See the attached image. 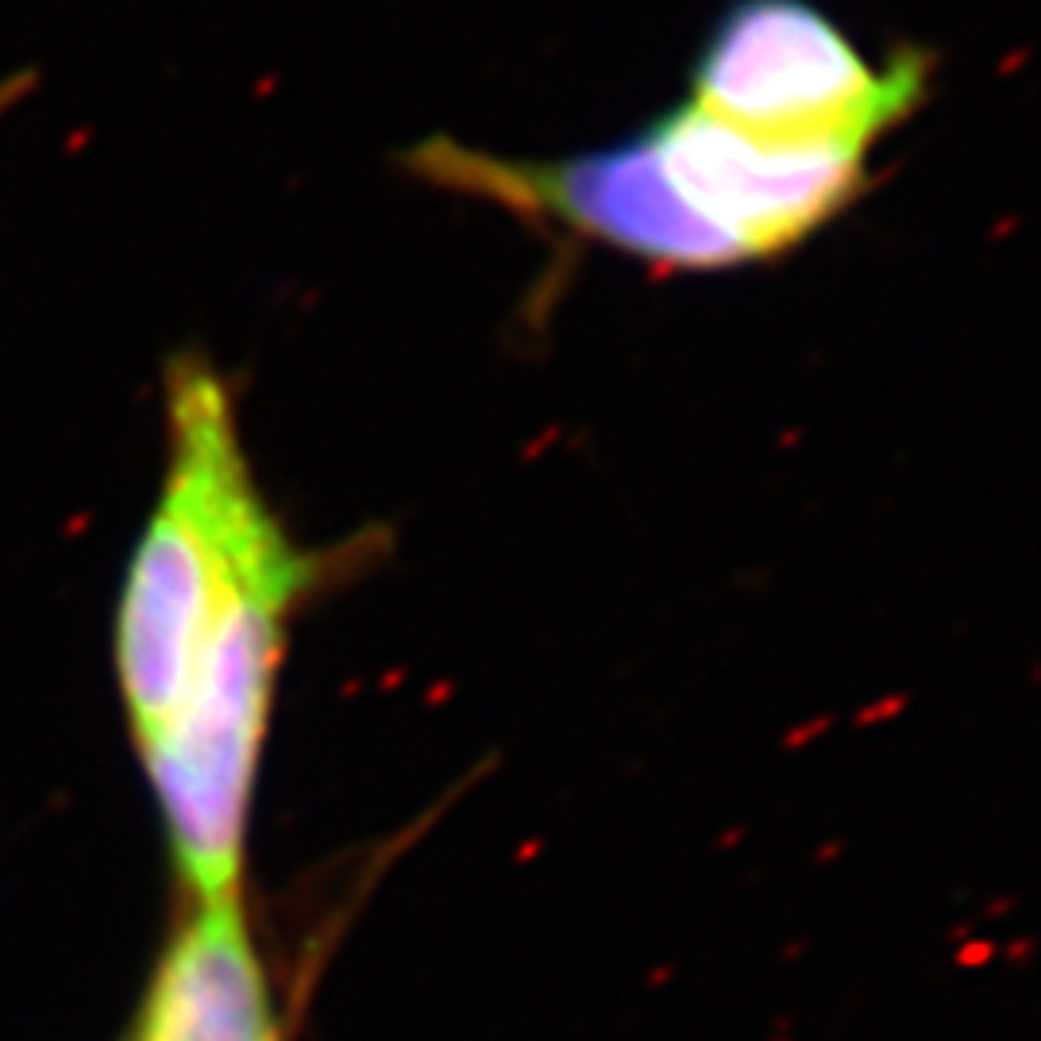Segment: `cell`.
<instances>
[{
	"label": "cell",
	"instance_id": "6da1fadb",
	"mask_svg": "<svg viewBox=\"0 0 1041 1041\" xmlns=\"http://www.w3.org/2000/svg\"><path fill=\"white\" fill-rule=\"evenodd\" d=\"M290 536L263 502L220 374L166 378V475L116 610V683L135 748L170 718L228 598Z\"/></svg>",
	"mask_w": 1041,
	"mask_h": 1041
},
{
	"label": "cell",
	"instance_id": "7a4b0ae2",
	"mask_svg": "<svg viewBox=\"0 0 1041 1041\" xmlns=\"http://www.w3.org/2000/svg\"><path fill=\"white\" fill-rule=\"evenodd\" d=\"M313 563L278 544L228 598L162 729L139 745L174 872L193 903L240 899L247 822L286 629Z\"/></svg>",
	"mask_w": 1041,
	"mask_h": 1041
},
{
	"label": "cell",
	"instance_id": "3957f363",
	"mask_svg": "<svg viewBox=\"0 0 1041 1041\" xmlns=\"http://www.w3.org/2000/svg\"><path fill=\"white\" fill-rule=\"evenodd\" d=\"M930 78V51L872 66L810 0H733L694 58L687 105L760 139L876 147L926 101Z\"/></svg>",
	"mask_w": 1041,
	"mask_h": 1041
},
{
	"label": "cell",
	"instance_id": "277c9868",
	"mask_svg": "<svg viewBox=\"0 0 1041 1041\" xmlns=\"http://www.w3.org/2000/svg\"><path fill=\"white\" fill-rule=\"evenodd\" d=\"M401 162L432 186L482 197L490 205L544 220L552 228H567L583 240L617 247L652 267H737L718 236L706 232L675 197L644 132L617 147L552 162L502 159L432 135L409 147Z\"/></svg>",
	"mask_w": 1041,
	"mask_h": 1041
},
{
	"label": "cell",
	"instance_id": "5b68a950",
	"mask_svg": "<svg viewBox=\"0 0 1041 1041\" xmlns=\"http://www.w3.org/2000/svg\"><path fill=\"white\" fill-rule=\"evenodd\" d=\"M648 143L687 213L733 263L791 251L841 213L864 182L860 143H787L737 132L694 105L664 112Z\"/></svg>",
	"mask_w": 1041,
	"mask_h": 1041
},
{
	"label": "cell",
	"instance_id": "8992f818",
	"mask_svg": "<svg viewBox=\"0 0 1041 1041\" xmlns=\"http://www.w3.org/2000/svg\"><path fill=\"white\" fill-rule=\"evenodd\" d=\"M135 1041H282L243 895L193 903L151 976Z\"/></svg>",
	"mask_w": 1041,
	"mask_h": 1041
},
{
	"label": "cell",
	"instance_id": "52a82bcc",
	"mask_svg": "<svg viewBox=\"0 0 1041 1041\" xmlns=\"http://www.w3.org/2000/svg\"><path fill=\"white\" fill-rule=\"evenodd\" d=\"M39 85H43V70L39 66H12V70H4L0 74V124L35 97Z\"/></svg>",
	"mask_w": 1041,
	"mask_h": 1041
}]
</instances>
